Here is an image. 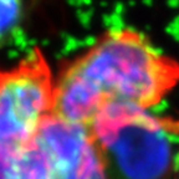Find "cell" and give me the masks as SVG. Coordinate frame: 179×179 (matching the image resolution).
Here are the masks:
<instances>
[{
	"mask_svg": "<svg viewBox=\"0 0 179 179\" xmlns=\"http://www.w3.org/2000/svg\"><path fill=\"white\" fill-rule=\"evenodd\" d=\"M55 81L35 51L16 67L0 71V159H9L36 138L51 113Z\"/></svg>",
	"mask_w": 179,
	"mask_h": 179,
	"instance_id": "cell-3",
	"label": "cell"
},
{
	"mask_svg": "<svg viewBox=\"0 0 179 179\" xmlns=\"http://www.w3.org/2000/svg\"><path fill=\"white\" fill-rule=\"evenodd\" d=\"M4 179H55L50 167L40 151L33 142L26 148L6 161Z\"/></svg>",
	"mask_w": 179,
	"mask_h": 179,
	"instance_id": "cell-5",
	"label": "cell"
},
{
	"mask_svg": "<svg viewBox=\"0 0 179 179\" xmlns=\"http://www.w3.org/2000/svg\"><path fill=\"white\" fill-rule=\"evenodd\" d=\"M173 169H174V172H175L177 179H179V148H178V152H177V156H175V161H174Z\"/></svg>",
	"mask_w": 179,
	"mask_h": 179,
	"instance_id": "cell-7",
	"label": "cell"
},
{
	"mask_svg": "<svg viewBox=\"0 0 179 179\" xmlns=\"http://www.w3.org/2000/svg\"><path fill=\"white\" fill-rule=\"evenodd\" d=\"M25 20L24 0H0V47L8 45Z\"/></svg>",
	"mask_w": 179,
	"mask_h": 179,
	"instance_id": "cell-6",
	"label": "cell"
},
{
	"mask_svg": "<svg viewBox=\"0 0 179 179\" xmlns=\"http://www.w3.org/2000/svg\"><path fill=\"white\" fill-rule=\"evenodd\" d=\"M91 132L103 163L123 179H159L173 168L178 139L174 121L126 106L106 107Z\"/></svg>",
	"mask_w": 179,
	"mask_h": 179,
	"instance_id": "cell-2",
	"label": "cell"
},
{
	"mask_svg": "<svg viewBox=\"0 0 179 179\" xmlns=\"http://www.w3.org/2000/svg\"><path fill=\"white\" fill-rule=\"evenodd\" d=\"M178 83L177 60L137 30L111 29L60 72L50 116L90 128L106 107L147 111Z\"/></svg>",
	"mask_w": 179,
	"mask_h": 179,
	"instance_id": "cell-1",
	"label": "cell"
},
{
	"mask_svg": "<svg viewBox=\"0 0 179 179\" xmlns=\"http://www.w3.org/2000/svg\"><path fill=\"white\" fill-rule=\"evenodd\" d=\"M34 142L55 179H107L106 165L88 128L49 116Z\"/></svg>",
	"mask_w": 179,
	"mask_h": 179,
	"instance_id": "cell-4",
	"label": "cell"
},
{
	"mask_svg": "<svg viewBox=\"0 0 179 179\" xmlns=\"http://www.w3.org/2000/svg\"><path fill=\"white\" fill-rule=\"evenodd\" d=\"M175 125V132H177V136L179 137V122H174Z\"/></svg>",
	"mask_w": 179,
	"mask_h": 179,
	"instance_id": "cell-8",
	"label": "cell"
}]
</instances>
